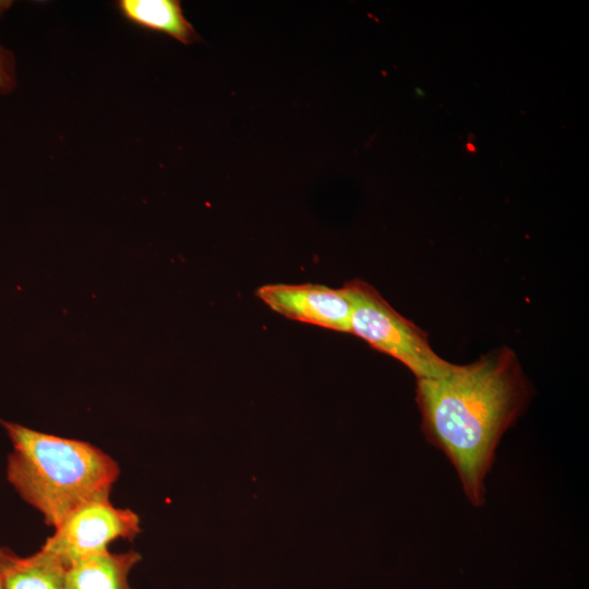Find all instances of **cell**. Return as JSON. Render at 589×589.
<instances>
[{"label":"cell","instance_id":"1","mask_svg":"<svg viewBox=\"0 0 589 589\" xmlns=\"http://www.w3.org/2000/svg\"><path fill=\"white\" fill-rule=\"evenodd\" d=\"M531 395L514 351L501 347L440 377L417 378L416 400L426 440L455 467L473 506L484 503V479L501 437Z\"/></svg>","mask_w":589,"mask_h":589},{"label":"cell","instance_id":"2","mask_svg":"<svg viewBox=\"0 0 589 589\" xmlns=\"http://www.w3.org/2000/svg\"><path fill=\"white\" fill-rule=\"evenodd\" d=\"M11 440L7 477L21 497L58 528L71 514L109 498L120 469L100 448L0 421Z\"/></svg>","mask_w":589,"mask_h":589},{"label":"cell","instance_id":"7","mask_svg":"<svg viewBox=\"0 0 589 589\" xmlns=\"http://www.w3.org/2000/svg\"><path fill=\"white\" fill-rule=\"evenodd\" d=\"M140 560L141 555L133 550L86 556L69 566L65 589H132L129 575Z\"/></svg>","mask_w":589,"mask_h":589},{"label":"cell","instance_id":"4","mask_svg":"<svg viewBox=\"0 0 589 589\" xmlns=\"http://www.w3.org/2000/svg\"><path fill=\"white\" fill-rule=\"evenodd\" d=\"M141 531L140 518L129 508H119L109 498L93 501L71 514L43 548L69 566L86 556L108 551L117 539L133 540Z\"/></svg>","mask_w":589,"mask_h":589},{"label":"cell","instance_id":"9","mask_svg":"<svg viewBox=\"0 0 589 589\" xmlns=\"http://www.w3.org/2000/svg\"><path fill=\"white\" fill-rule=\"evenodd\" d=\"M12 1L0 0V19L10 9ZM15 86L13 53L0 45V93H9Z\"/></svg>","mask_w":589,"mask_h":589},{"label":"cell","instance_id":"10","mask_svg":"<svg viewBox=\"0 0 589 589\" xmlns=\"http://www.w3.org/2000/svg\"><path fill=\"white\" fill-rule=\"evenodd\" d=\"M0 589H3L2 584H1V580H0Z\"/></svg>","mask_w":589,"mask_h":589},{"label":"cell","instance_id":"3","mask_svg":"<svg viewBox=\"0 0 589 589\" xmlns=\"http://www.w3.org/2000/svg\"><path fill=\"white\" fill-rule=\"evenodd\" d=\"M342 287L351 303L350 334L397 359L417 378L440 377L454 366L433 351L426 333L399 314L373 286L352 279Z\"/></svg>","mask_w":589,"mask_h":589},{"label":"cell","instance_id":"6","mask_svg":"<svg viewBox=\"0 0 589 589\" xmlns=\"http://www.w3.org/2000/svg\"><path fill=\"white\" fill-rule=\"evenodd\" d=\"M69 565L55 553L40 548L20 556L0 548V580L3 589H65Z\"/></svg>","mask_w":589,"mask_h":589},{"label":"cell","instance_id":"8","mask_svg":"<svg viewBox=\"0 0 589 589\" xmlns=\"http://www.w3.org/2000/svg\"><path fill=\"white\" fill-rule=\"evenodd\" d=\"M117 8L128 21L166 34L181 44L190 45L200 39L178 0H120Z\"/></svg>","mask_w":589,"mask_h":589},{"label":"cell","instance_id":"5","mask_svg":"<svg viewBox=\"0 0 589 589\" xmlns=\"http://www.w3.org/2000/svg\"><path fill=\"white\" fill-rule=\"evenodd\" d=\"M256 297L280 315L323 328L350 333L351 303L344 287L320 284H268Z\"/></svg>","mask_w":589,"mask_h":589}]
</instances>
